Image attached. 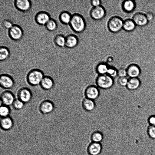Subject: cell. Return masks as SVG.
<instances>
[{
    "mask_svg": "<svg viewBox=\"0 0 155 155\" xmlns=\"http://www.w3.org/2000/svg\"><path fill=\"white\" fill-rule=\"evenodd\" d=\"M101 147L98 143L93 142L89 146L88 150L91 155H97L101 152Z\"/></svg>",
    "mask_w": 155,
    "mask_h": 155,
    "instance_id": "23",
    "label": "cell"
},
{
    "mask_svg": "<svg viewBox=\"0 0 155 155\" xmlns=\"http://www.w3.org/2000/svg\"><path fill=\"white\" fill-rule=\"evenodd\" d=\"M100 94V91L97 87L94 85L88 86L84 91L85 98L94 100L97 99Z\"/></svg>",
    "mask_w": 155,
    "mask_h": 155,
    "instance_id": "10",
    "label": "cell"
},
{
    "mask_svg": "<svg viewBox=\"0 0 155 155\" xmlns=\"http://www.w3.org/2000/svg\"><path fill=\"white\" fill-rule=\"evenodd\" d=\"M148 122L150 125L155 126V116L152 115L148 119Z\"/></svg>",
    "mask_w": 155,
    "mask_h": 155,
    "instance_id": "38",
    "label": "cell"
},
{
    "mask_svg": "<svg viewBox=\"0 0 155 155\" xmlns=\"http://www.w3.org/2000/svg\"><path fill=\"white\" fill-rule=\"evenodd\" d=\"M132 20L136 25L139 26H144L148 22L145 15L140 12L135 14L133 17Z\"/></svg>",
    "mask_w": 155,
    "mask_h": 155,
    "instance_id": "15",
    "label": "cell"
},
{
    "mask_svg": "<svg viewBox=\"0 0 155 155\" xmlns=\"http://www.w3.org/2000/svg\"><path fill=\"white\" fill-rule=\"evenodd\" d=\"M51 18L49 14L45 11L38 12L35 17V19L36 23L41 25L45 26Z\"/></svg>",
    "mask_w": 155,
    "mask_h": 155,
    "instance_id": "11",
    "label": "cell"
},
{
    "mask_svg": "<svg viewBox=\"0 0 155 155\" xmlns=\"http://www.w3.org/2000/svg\"><path fill=\"white\" fill-rule=\"evenodd\" d=\"M126 70L127 75L130 78H137L140 73L139 67L135 64H132L129 65Z\"/></svg>",
    "mask_w": 155,
    "mask_h": 155,
    "instance_id": "16",
    "label": "cell"
},
{
    "mask_svg": "<svg viewBox=\"0 0 155 155\" xmlns=\"http://www.w3.org/2000/svg\"><path fill=\"white\" fill-rule=\"evenodd\" d=\"M43 72L38 69H33L30 70L27 75V82L30 85L36 86L40 85L44 77Z\"/></svg>",
    "mask_w": 155,
    "mask_h": 155,
    "instance_id": "2",
    "label": "cell"
},
{
    "mask_svg": "<svg viewBox=\"0 0 155 155\" xmlns=\"http://www.w3.org/2000/svg\"><path fill=\"white\" fill-rule=\"evenodd\" d=\"M124 21L120 17L115 16L111 17L107 23V28L110 32L117 33L123 29Z\"/></svg>",
    "mask_w": 155,
    "mask_h": 155,
    "instance_id": "3",
    "label": "cell"
},
{
    "mask_svg": "<svg viewBox=\"0 0 155 155\" xmlns=\"http://www.w3.org/2000/svg\"><path fill=\"white\" fill-rule=\"evenodd\" d=\"M83 108L87 111H91L95 108V104L94 100L85 98L82 101Z\"/></svg>",
    "mask_w": 155,
    "mask_h": 155,
    "instance_id": "19",
    "label": "cell"
},
{
    "mask_svg": "<svg viewBox=\"0 0 155 155\" xmlns=\"http://www.w3.org/2000/svg\"><path fill=\"white\" fill-rule=\"evenodd\" d=\"M2 25L5 28L9 29L13 25L12 22L9 20L5 19L2 21Z\"/></svg>",
    "mask_w": 155,
    "mask_h": 155,
    "instance_id": "33",
    "label": "cell"
},
{
    "mask_svg": "<svg viewBox=\"0 0 155 155\" xmlns=\"http://www.w3.org/2000/svg\"><path fill=\"white\" fill-rule=\"evenodd\" d=\"M148 133L150 137L155 138V126L150 125L148 129Z\"/></svg>",
    "mask_w": 155,
    "mask_h": 155,
    "instance_id": "34",
    "label": "cell"
},
{
    "mask_svg": "<svg viewBox=\"0 0 155 155\" xmlns=\"http://www.w3.org/2000/svg\"><path fill=\"white\" fill-rule=\"evenodd\" d=\"M8 34L12 40L18 41L21 40L23 36V31L21 28L18 25H13L8 30Z\"/></svg>",
    "mask_w": 155,
    "mask_h": 155,
    "instance_id": "5",
    "label": "cell"
},
{
    "mask_svg": "<svg viewBox=\"0 0 155 155\" xmlns=\"http://www.w3.org/2000/svg\"><path fill=\"white\" fill-rule=\"evenodd\" d=\"M109 65L104 62L98 63L96 67V72L99 75L107 74Z\"/></svg>",
    "mask_w": 155,
    "mask_h": 155,
    "instance_id": "25",
    "label": "cell"
},
{
    "mask_svg": "<svg viewBox=\"0 0 155 155\" xmlns=\"http://www.w3.org/2000/svg\"><path fill=\"white\" fill-rule=\"evenodd\" d=\"M107 74L114 78L118 76L117 70L113 66H109Z\"/></svg>",
    "mask_w": 155,
    "mask_h": 155,
    "instance_id": "32",
    "label": "cell"
},
{
    "mask_svg": "<svg viewBox=\"0 0 155 155\" xmlns=\"http://www.w3.org/2000/svg\"><path fill=\"white\" fill-rule=\"evenodd\" d=\"M10 111V109L9 106L2 104H1L0 114L1 117L9 116Z\"/></svg>",
    "mask_w": 155,
    "mask_h": 155,
    "instance_id": "29",
    "label": "cell"
},
{
    "mask_svg": "<svg viewBox=\"0 0 155 155\" xmlns=\"http://www.w3.org/2000/svg\"><path fill=\"white\" fill-rule=\"evenodd\" d=\"M107 61L109 63H112L114 61V58L111 56H109L107 58Z\"/></svg>",
    "mask_w": 155,
    "mask_h": 155,
    "instance_id": "40",
    "label": "cell"
},
{
    "mask_svg": "<svg viewBox=\"0 0 155 155\" xmlns=\"http://www.w3.org/2000/svg\"><path fill=\"white\" fill-rule=\"evenodd\" d=\"M54 106L50 101L45 100L42 102L39 106V110L43 114H48L51 113L54 110Z\"/></svg>",
    "mask_w": 155,
    "mask_h": 155,
    "instance_id": "13",
    "label": "cell"
},
{
    "mask_svg": "<svg viewBox=\"0 0 155 155\" xmlns=\"http://www.w3.org/2000/svg\"><path fill=\"white\" fill-rule=\"evenodd\" d=\"M54 81L53 79L49 76H44L40 85L44 90H48L51 89L54 87Z\"/></svg>",
    "mask_w": 155,
    "mask_h": 155,
    "instance_id": "18",
    "label": "cell"
},
{
    "mask_svg": "<svg viewBox=\"0 0 155 155\" xmlns=\"http://www.w3.org/2000/svg\"><path fill=\"white\" fill-rule=\"evenodd\" d=\"M135 3L133 0H125L122 4V8L125 12L130 13L133 11L135 8Z\"/></svg>",
    "mask_w": 155,
    "mask_h": 155,
    "instance_id": "20",
    "label": "cell"
},
{
    "mask_svg": "<svg viewBox=\"0 0 155 155\" xmlns=\"http://www.w3.org/2000/svg\"><path fill=\"white\" fill-rule=\"evenodd\" d=\"M72 15L66 11L61 12L59 15V18L60 22L65 25H69L71 20Z\"/></svg>",
    "mask_w": 155,
    "mask_h": 155,
    "instance_id": "22",
    "label": "cell"
},
{
    "mask_svg": "<svg viewBox=\"0 0 155 155\" xmlns=\"http://www.w3.org/2000/svg\"><path fill=\"white\" fill-rule=\"evenodd\" d=\"M10 55L9 49L6 47L2 46L0 48V60L4 61L8 58Z\"/></svg>",
    "mask_w": 155,
    "mask_h": 155,
    "instance_id": "27",
    "label": "cell"
},
{
    "mask_svg": "<svg viewBox=\"0 0 155 155\" xmlns=\"http://www.w3.org/2000/svg\"><path fill=\"white\" fill-rule=\"evenodd\" d=\"M25 104L21 100L17 98L15 99L12 105L15 109L20 110L23 108Z\"/></svg>",
    "mask_w": 155,
    "mask_h": 155,
    "instance_id": "30",
    "label": "cell"
},
{
    "mask_svg": "<svg viewBox=\"0 0 155 155\" xmlns=\"http://www.w3.org/2000/svg\"><path fill=\"white\" fill-rule=\"evenodd\" d=\"M117 75L119 77H126L127 75L126 69L124 68H120L117 70Z\"/></svg>",
    "mask_w": 155,
    "mask_h": 155,
    "instance_id": "36",
    "label": "cell"
},
{
    "mask_svg": "<svg viewBox=\"0 0 155 155\" xmlns=\"http://www.w3.org/2000/svg\"><path fill=\"white\" fill-rule=\"evenodd\" d=\"M140 81L137 78H130L128 79L126 86L127 88L130 90H134L137 89L140 85Z\"/></svg>",
    "mask_w": 155,
    "mask_h": 155,
    "instance_id": "21",
    "label": "cell"
},
{
    "mask_svg": "<svg viewBox=\"0 0 155 155\" xmlns=\"http://www.w3.org/2000/svg\"><path fill=\"white\" fill-rule=\"evenodd\" d=\"M102 139L103 135L100 132H95L92 134V139L94 142L99 143Z\"/></svg>",
    "mask_w": 155,
    "mask_h": 155,
    "instance_id": "31",
    "label": "cell"
},
{
    "mask_svg": "<svg viewBox=\"0 0 155 155\" xmlns=\"http://www.w3.org/2000/svg\"><path fill=\"white\" fill-rule=\"evenodd\" d=\"M54 41L57 46L64 47L65 46L66 37L61 34H58L54 37Z\"/></svg>",
    "mask_w": 155,
    "mask_h": 155,
    "instance_id": "26",
    "label": "cell"
},
{
    "mask_svg": "<svg viewBox=\"0 0 155 155\" xmlns=\"http://www.w3.org/2000/svg\"><path fill=\"white\" fill-rule=\"evenodd\" d=\"M45 26L48 30L53 31L57 29L58 25L56 21L54 19L51 18Z\"/></svg>",
    "mask_w": 155,
    "mask_h": 155,
    "instance_id": "28",
    "label": "cell"
},
{
    "mask_svg": "<svg viewBox=\"0 0 155 155\" xmlns=\"http://www.w3.org/2000/svg\"><path fill=\"white\" fill-rule=\"evenodd\" d=\"M14 126V122L12 118L9 116L1 117L0 119V127L4 131L11 130Z\"/></svg>",
    "mask_w": 155,
    "mask_h": 155,
    "instance_id": "14",
    "label": "cell"
},
{
    "mask_svg": "<svg viewBox=\"0 0 155 155\" xmlns=\"http://www.w3.org/2000/svg\"><path fill=\"white\" fill-rule=\"evenodd\" d=\"M69 25L74 32L78 33L83 32L86 26L84 18L81 15L78 13H74L72 15Z\"/></svg>",
    "mask_w": 155,
    "mask_h": 155,
    "instance_id": "1",
    "label": "cell"
},
{
    "mask_svg": "<svg viewBox=\"0 0 155 155\" xmlns=\"http://www.w3.org/2000/svg\"><path fill=\"white\" fill-rule=\"evenodd\" d=\"M18 98L25 104L29 102L32 98V94L31 90L26 87L21 88L17 93Z\"/></svg>",
    "mask_w": 155,
    "mask_h": 155,
    "instance_id": "8",
    "label": "cell"
},
{
    "mask_svg": "<svg viewBox=\"0 0 155 155\" xmlns=\"http://www.w3.org/2000/svg\"><path fill=\"white\" fill-rule=\"evenodd\" d=\"M14 4L17 9L23 12L29 11L31 6V2L29 0H15Z\"/></svg>",
    "mask_w": 155,
    "mask_h": 155,
    "instance_id": "12",
    "label": "cell"
},
{
    "mask_svg": "<svg viewBox=\"0 0 155 155\" xmlns=\"http://www.w3.org/2000/svg\"><path fill=\"white\" fill-rule=\"evenodd\" d=\"M0 85L1 87L4 89H10L14 87L15 81L10 75L3 74L0 75Z\"/></svg>",
    "mask_w": 155,
    "mask_h": 155,
    "instance_id": "7",
    "label": "cell"
},
{
    "mask_svg": "<svg viewBox=\"0 0 155 155\" xmlns=\"http://www.w3.org/2000/svg\"><path fill=\"white\" fill-rule=\"evenodd\" d=\"M128 79L126 77H119L118 80L119 84L122 86H126Z\"/></svg>",
    "mask_w": 155,
    "mask_h": 155,
    "instance_id": "35",
    "label": "cell"
},
{
    "mask_svg": "<svg viewBox=\"0 0 155 155\" xmlns=\"http://www.w3.org/2000/svg\"><path fill=\"white\" fill-rule=\"evenodd\" d=\"M91 4L93 7H97L101 5V1L100 0H92L91 1Z\"/></svg>",
    "mask_w": 155,
    "mask_h": 155,
    "instance_id": "37",
    "label": "cell"
},
{
    "mask_svg": "<svg viewBox=\"0 0 155 155\" xmlns=\"http://www.w3.org/2000/svg\"><path fill=\"white\" fill-rule=\"evenodd\" d=\"M79 40L76 35L69 34L66 37L65 46L69 48H73L78 45Z\"/></svg>",
    "mask_w": 155,
    "mask_h": 155,
    "instance_id": "17",
    "label": "cell"
},
{
    "mask_svg": "<svg viewBox=\"0 0 155 155\" xmlns=\"http://www.w3.org/2000/svg\"><path fill=\"white\" fill-rule=\"evenodd\" d=\"M15 99L13 94L9 91L2 92L0 95V101L2 104L8 106L12 105Z\"/></svg>",
    "mask_w": 155,
    "mask_h": 155,
    "instance_id": "9",
    "label": "cell"
},
{
    "mask_svg": "<svg viewBox=\"0 0 155 155\" xmlns=\"http://www.w3.org/2000/svg\"><path fill=\"white\" fill-rule=\"evenodd\" d=\"M96 83L98 87L103 89H107L113 85L114 78L107 74L99 75L96 80Z\"/></svg>",
    "mask_w": 155,
    "mask_h": 155,
    "instance_id": "4",
    "label": "cell"
},
{
    "mask_svg": "<svg viewBox=\"0 0 155 155\" xmlns=\"http://www.w3.org/2000/svg\"><path fill=\"white\" fill-rule=\"evenodd\" d=\"M147 20L148 21L152 20L154 18V15L153 13L151 12H148L145 15Z\"/></svg>",
    "mask_w": 155,
    "mask_h": 155,
    "instance_id": "39",
    "label": "cell"
},
{
    "mask_svg": "<svg viewBox=\"0 0 155 155\" xmlns=\"http://www.w3.org/2000/svg\"><path fill=\"white\" fill-rule=\"evenodd\" d=\"M106 15V11L102 5L98 7H93L90 12L91 18L94 20L99 21L102 19Z\"/></svg>",
    "mask_w": 155,
    "mask_h": 155,
    "instance_id": "6",
    "label": "cell"
},
{
    "mask_svg": "<svg viewBox=\"0 0 155 155\" xmlns=\"http://www.w3.org/2000/svg\"><path fill=\"white\" fill-rule=\"evenodd\" d=\"M136 25L132 19H126L124 21L123 29L127 31L130 32L135 29Z\"/></svg>",
    "mask_w": 155,
    "mask_h": 155,
    "instance_id": "24",
    "label": "cell"
}]
</instances>
